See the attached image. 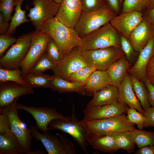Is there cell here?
Listing matches in <instances>:
<instances>
[{
    "instance_id": "ba28073f",
    "label": "cell",
    "mask_w": 154,
    "mask_h": 154,
    "mask_svg": "<svg viewBox=\"0 0 154 154\" xmlns=\"http://www.w3.org/2000/svg\"><path fill=\"white\" fill-rule=\"evenodd\" d=\"M31 33L18 37L13 44L0 58V68L9 69L20 68L31 43Z\"/></svg>"
},
{
    "instance_id": "7dc6e473",
    "label": "cell",
    "mask_w": 154,
    "mask_h": 154,
    "mask_svg": "<svg viewBox=\"0 0 154 154\" xmlns=\"http://www.w3.org/2000/svg\"><path fill=\"white\" fill-rule=\"evenodd\" d=\"M136 154H154V146L148 145L143 147L135 152Z\"/></svg>"
},
{
    "instance_id": "8992f818",
    "label": "cell",
    "mask_w": 154,
    "mask_h": 154,
    "mask_svg": "<svg viewBox=\"0 0 154 154\" xmlns=\"http://www.w3.org/2000/svg\"><path fill=\"white\" fill-rule=\"evenodd\" d=\"M82 54L87 66L106 71L115 62L125 55L122 51L113 46L86 51Z\"/></svg>"
},
{
    "instance_id": "484cf974",
    "label": "cell",
    "mask_w": 154,
    "mask_h": 154,
    "mask_svg": "<svg viewBox=\"0 0 154 154\" xmlns=\"http://www.w3.org/2000/svg\"><path fill=\"white\" fill-rule=\"evenodd\" d=\"M50 88L52 91L60 93L75 92L81 95L86 94L83 88L75 83L53 75Z\"/></svg>"
},
{
    "instance_id": "83f0119b",
    "label": "cell",
    "mask_w": 154,
    "mask_h": 154,
    "mask_svg": "<svg viewBox=\"0 0 154 154\" xmlns=\"http://www.w3.org/2000/svg\"><path fill=\"white\" fill-rule=\"evenodd\" d=\"M136 96L144 111L150 105L148 102L149 92L143 82L133 75H130Z\"/></svg>"
},
{
    "instance_id": "ffe728a7",
    "label": "cell",
    "mask_w": 154,
    "mask_h": 154,
    "mask_svg": "<svg viewBox=\"0 0 154 154\" xmlns=\"http://www.w3.org/2000/svg\"><path fill=\"white\" fill-rule=\"evenodd\" d=\"M135 64L127 71L140 80H142L146 76L147 67L150 59L154 55V36L139 52Z\"/></svg>"
},
{
    "instance_id": "44dd1931",
    "label": "cell",
    "mask_w": 154,
    "mask_h": 154,
    "mask_svg": "<svg viewBox=\"0 0 154 154\" xmlns=\"http://www.w3.org/2000/svg\"><path fill=\"white\" fill-rule=\"evenodd\" d=\"M92 99L86 106H98L111 104L118 101V87L110 85L95 92Z\"/></svg>"
},
{
    "instance_id": "d6986e66",
    "label": "cell",
    "mask_w": 154,
    "mask_h": 154,
    "mask_svg": "<svg viewBox=\"0 0 154 154\" xmlns=\"http://www.w3.org/2000/svg\"><path fill=\"white\" fill-rule=\"evenodd\" d=\"M118 88V101L126 104L129 108L136 109L143 114L145 111L136 96L130 76L127 72Z\"/></svg>"
},
{
    "instance_id": "d590c367",
    "label": "cell",
    "mask_w": 154,
    "mask_h": 154,
    "mask_svg": "<svg viewBox=\"0 0 154 154\" xmlns=\"http://www.w3.org/2000/svg\"><path fill=\"white\" fill-rule=\"evenodd\" d=\"M46 52L48 57L56 63L60 61L63 58L58 45L50 37L48 42Z\"/></svg>"
},
{
    "instance_id": "d6a6232c",
    "label": "cell",
    "mask_w": 154,
    "mask_h": 154,
    "mask_svg": "<svg viewBox=\"0 0 154 154\" xmlns=\"http://www.w3.org/2000/svg\"><path fill=\"white\" fill-rule=\"evenodd\" d=\"M96 70L95 68L90 66L84 67L72 74L69 81L80 87L83 88L91 74Z\"/></svg>"
},
{
    "instance_id": "ee69618b",
    "label": "cell",
    "mask_w": 154,
    "mask_h": 154,
    "mask_svg": "<svg viewBox=\"0 0 154 154\" xmlns=\"http://www.w3.org/2000/svg\"><path fill=\"white\" fill-rule=\"evenodd\" d=\"M146 76L149 82L154 86V57H152L147 64Z\"/></svg>"
},
{
    "instance_id": "7a4b0ae2",
    "label": "cell",
    "mask_w": 154,
    "mask_h": 154,
    "mask_svg": "<svg viewBox=\"0 0 154 154\" xmlns=\"http://www.w3.org/2000/svg\"><path fill=\"white\" fill-rule=\"evenodd\" d=\"M38 31L49 35L58 45L63 57L78 47L81 39L74 28L67 26L54 18L46 21Z\"/></svg>"
},
{
    "instance_id": "816d5d0a",
    "label": "cell",
    "mask_w": 154,
    "mask_h": 154,
    "mask_svg": "<svg viewBox=\"0 0 154 154\" xmlns=\"http://www.w3.org/2000/svg\"><path fill=\"white\" fill-rule=\"evenodd\" d=\"M123 0H119L120 3H122Z\"/></svg>"
},
{
    "instance_id": "8d00e7d4",
    "label": "cell",
    "mask_w": 154,
    "mask_h": 154,
    "mask_svg": "<svg viewBox=\"0 0 154 154\" xmlns=\"http://www.w3.org/2000/svg\"><path fill=\"white\" fill-rule=\"evenodd\" d=\"M127 117L131 123L137 125L139 129H142L144 127L145 117L143 114L136 109L129 107L127 112Z\"/></svg>"
},
{
    "instance_id": "603a6c76",
    "label": "cell",
    "mask_w": 154,
    "mask_h": 154,
    "mask_svg": "<svg viewBox=\"0 0 154 154\" xmlns=\"http://www.w3.org/2000/svg\"><path fill=\"white\" fill-rule=\"evenodd\" d=\"M130 64L125 55L114 62L106 70L111 84L117 87L129 68Z\"/></svg>"
},
{
    "instance_id": "836d02e7",
    "label": "cell",
    "mask_w": 154,
    "mask_h": 154,
    "mask_svg": "<svg viewBox=\"0 0 154 154\" xmlns=\"http://www.w3.org/2000/svg\"><path fill=\"white\" fill-rule=\"evenodd\" d=\"M6 81L27 85L22 78L20 69H9L0 68V82Z\"/></svg>"
},
{
    "instance_id": "f5cc1de1",
    "label": "cell",
    "mask_w": 154,
    "mask_h": 154,
    "mask_svg": "<svg viewBox=\"0 0 154 154\" xmlns=\"http://www.w3.org/2000/svg\"><path fill=\"white\" fill-rule=\"evenodd\" d=\"M153 57H154V56H153Z\"/></svg>"
},
{
    "instance_id": "8fae6325",
    "label": "cell",
    "mask_w": 154,
    "mask_h": 154,
    "mask_svg": "<svg viewBox=\"0 0 154 154\" xmlns=\"http://www.w3.org/2000/svg\"><path fill=\"white\" fill-rule=\"evenodd\" d=\"M16 106L18 110L25 111L33 116L36 121V128L43 133L48 131V124L52 120H67L70 117L64 115L54 108L28 106L17 102Z\"/></svg>"
},
{
    "instance_id": "b9f144b4",
    "label": "cell",
    "mask_w": 154,
    "mask_h": 154,
    "mask_svg": "<svg viewBox=\"0 0 154 154\" xmlns=\"http://www.w3.org/2000/svg\"><path fill=\"white\" fill-rule=\"evenodd\" d=\"M144 127H154V107H150L145 111Z\"/></svg>"
},
{
    "instance_id": "ab89813d",
    "label": "cell",
    "mask_w": 154,
    "mask_h": 154,
    "mask_svg": "<svg viewBox=\"0 0 154 154\" xmlns=\"http://www.w3.org/2000/svg\"><path fill=\"white\" fill-rule=\"evenodd\" d=\"M17 39L10 35H0V57H1L7 48L15 43Z\"/></svg>"
},
{
    "instance_id": "30bf717a",
    "label": "cell",
    "mask_w": 154,
    "mask_h": 154,
    "mask_svg": "<svg viewBox=\"0 0 154 154\" xmlns=\"http://www.w3.org/2000/svg\"><path fill=\"white\" fill-rule=\"evenodd\" d=\"M50 36L35 30L31 33L30 46L20 67L22 74L29 73L35 64L46 51Z\"/></svg>"
},
{
    "instance_id": "c3c4849f",
    "label": "cell",
    "mask_w": 154,
    "mask_h": 154,
    "mask_svg": "<svg viewBox=\"0 0 154 154\" xmlns=\"http://www.w3.org/2000/svg\"><path fill=\"white\" fill-rule=\"evenodd\" d=\"M108 5L111 9L116 14L119 11V0H107Z\"/></svg>"
},
{
    "instance_id": "9a60e30c",
    "label": "cell",
    "mask_w": 154,
    "mask_h": 154,
    "mask_svg": "<svg viewBox=\"0 0 154 154\" xmlns=\"http://www.w3.org/2000/svg\"><path fill=\"white\" fill-rule=\"evenodd\" d=\"M82 11V0H63L54 18L67 26L74 28Z\"/></svg>"
},
{
    "instance_id": "7bdbcfd3",
    "label": "cell",
    "mask_w": 154,
    "mask_h": 154,
    "mask_svg": "<svg viewBox=\"0 0 154 154\" xmlns=\"http://www.w3.org/2000/svg\"><path fill=\"white\" fill-rule=\"evenodd\" d=\"M11 129L9 118L7 115L0 111V133H3Z\"/></svg>"
},
{
    "instance_id": "f907efd6",
    "label": "cell",
    "mask_w": 154,
    "mask_h": 154,
    "mask_svg": "<svg viewBox=\"0 0 154 154\" xmlns=\"http://www.w3.org/2000/svg\"><path fill=\"white\" fill-rule=\"evenodd\" d=\"M63 0H54V1L57 3L60 4Z\"/></svg>"
},
{
    "instance_id": "e575fe53",
    "label": "cell",
    "mask_w": 154,
    "mask_h": 154,
    "mask_svg": "<svg viewBox=\"0 0 154 154\" xmlns=\"http://www.w3.org/2000/svg\"><path fill=\"white\" fill-rule=\"evenodd\" d=\"M57 63L51 60L45 52L38 59L29 73H44L47 70H52L55 67Z\"/></svg>"
},
{
    "instance_id": "cb8c5ba5",
    "label": "cell",
    "mask_w": 154,
    "mask_h": 154,
    "mask_svg": "<svg viewBox=\"0 0 154 154\" xmlns=\"http://www.w3.org/2000/svg\"><path fill=\"white\" fill-rule=\"evenodd\" d=\"M22 153L19 142L11 129L0 134V154Z\"/></svg>"
},
{
    "instance_id": "3957f363",
    "label": "cell",
    "mask_w": 154,
    "mask_h": 154,
    "mask_svg": "<svg viewBox=\"0 0 154 154\" xmlns=\"http://www.w3.org/2000/svg\"><path fill=\"white\" fill-rule=\"evenodd\" d=\"M118 32L109 23L81 38L78 47L86 51L113 46H121Z\"/></svg>"
},
{
    "instance_id": "f35d334b",
    "label": "cell",
    "mask_w": 154,
    "mask_h": 154,
    "mask_svg": "<svg viewBox=\"0 0 154 154\" xmlns=\"http://www.w3.org/2000/svg\"><path fill=\"white\" fill-rule=\"evenodd\" d=\"M15 0H1L0 1V11L5 21L9 22L12 17V13L16 5Z\"/></svg>"
},
{
    "instance_id": "4316f807",
    "label": "cell",
    "mask_w": 154,
    "mask_h": 154,
    "mask_svg": "<svg viewBox=\"0 0 154 154\" xmlns=\"http://www.w3.org/2000/svg\"><path fill=\"white\" fill-rule=\"evenodd\" d=\"M22 78L29 86L33 88H50L52 76L44 73L22 74Z\"/></svg>"
},
{
    "instance_id": "277c9868",
    "label": "cell",
    "mask_w": 154,
    "mask_h": 154,
    "mask_svg": "<svg viewBox=\"0 0 154 154\" xmlns=\"http://www.w3.org/2000/svg\"><path fill=\"white\" fill-rule=\"evenodd\" d=\"M116 15L108 6L91 11H82L74 29L81 38L109 23Z\"/></svg>"
},
{
    "instance_id": "681fc988",
    "label": "cell",
    "mask_w": 154,
    "mask_h": 154,
    "mask_svg": "<svg viewBox=\"0 0 154 154\" xmlns=\"http://www.w3.org/2000/svg\"><path fill=\"white\" fill-rule=\"evenodd\" d=\"M144 17L148 19L154 26V7L143 14Z\"/></svg>"
},
{
    "instance_id": "e0dca14e",
    "label": "cell",
    "mask_w": 154,
    "mask_h": 154,
    "mask_svg": "<svg viewBox=\"0 0 154 154\" xmlns=\"http://www.w3.org/2000/svg\"><path fill=\"white\" fill-rule=\"evenodd\" d=\"M34 92L33 88L27 85L12 82H0V109L12 103L17 98Z\"/></svg>"
},
{
    "instance_id": "bcb514c9",
    "label": "cell",
    "mask_w": 154,
    "mask_h": 154,
    "mask_svg": "<svg viewBox=\"0 0 154 154\" xmlns=\"http://www.w3.org/2000/svg\"><path fill=\"white\" fill-rule=\"evenodd\" d=\"M9 22L6 21L3 14L0 13V34L4 35L7 32L10 26Z\"/></svg>"
},
{
    "instance_id": "2e32d148",
    "label": "cell",
    "mask_w": 154,
    "mask_h": 154,
    "mask_svg": "<svg viewBox=\"0 0 154 154\" xmlns=\"http://www.w3.org/2000/svg\"><path fill=\"white\" fill-rule=\"evenodd\" d=\"M144 18L143 14L140 12H123L114 17L110 23L118 32L129 38L132 32Z\"/></svg>"
},
{
    "instance_id": "db71d44e",
    "label": "cell",
    "mask_w": 154,
    "mask_h": 154,
    "mask_svg": "<svg viewBox=\"0 0 154 154\" xmlns=\"http://www.w3.org/2000/svg\"><path fill=\"white\" fill-rule=\"evenodd\" d=\"M1 0H0V1H1Z\"/></svg>"
},
{
    "instance_id": "74e56055",
    "label": "cell",
    "mask_w": 154,
    "mask_h": 154,
    "mask_svg": "<svg viewBox=\"0 0 154 154\" xmlns=\"http://www.w3.org/2000/svg\"><path fill=\"white\" fill-rule=\"evenodd\" d=\"M82 11L89 12L108 6L107 0H82Z\"/></svg>"
},
{
    "instance_id": "4fadbf2b",
    "label": "cell",
    "mask_w": 154,
    "mask_h": 154,
    "mask_svg": "<svg viewBox=\"0 0 154 154\" xmlns=\"http://www.w3.org/2000/svg\"><path fill=\"white\" fill-rule=\"evenodd\" d=\"M81 52L82 50L77 47L64 56L52 70L54 75L69 81L72 74L87 66Z\"/></svg>"
},
{
    "instance_id": "1f68e13d",
    "label": "cell",
    "mask_w": 154,
    "mask_h": 154,
    "mask_svg": "<svg viewBox=\"0 0 154 154\" xmlns=\"http://www.w3.org/2000/svg\"><path fill=\"white\" fill-rule=\"evenodd\" d=\"M114 135L118 149H123L129 153L134 151L136 144L127 132L118 133Z\"/></svg>"
},
{
    "instance_id": "60d3db41",
    "label": "cell",
    "mask_w": 154,
    "mask_h": 154,
    "mask_svg": "<svg viewBox=\"0 0 154 154\" xmlns=\"http://www.w3.org/2000/svg\"><path fill=\"white\" fill-rule=\"evenodd\" d=\"M127 38L123 36H121L120 37V42L122 51L127 59L129 60L132 57L134 50L131 41Z\"/></svg>"
},
{
    "instance_id": "f546056e",
    "label": "cell",
    "mask_w": 154,
    "mask_h": 154,
    "mask_svg": "<svg viewBox=\"0 0 154 154\" xmlns=\"http://www.w3.org/2000/svg\"><path fill=\"white\" fill-rule=\"evenodd\" d=\"M127 132L139 148L154 145V131H147L134 128L132 130Z\"/></svg>"
},
{
    "instance_id": "4dcf8cb0",
    "label": "cell",
    "mask_w": 154,
    "mask_h": 154,
    "mask_svg": "<svg viewBox=\"0 0 154 154\" xmlns=\"http://www.w3.org/2000/svg\"><path fill=\"white\" fill-rule=\"evenodd\" d=\"M25 0H19L15 6V12L11 19L9 28L5 34L10 35L22 24L30 21L26 17V10H22L21 5Z\"/></svg>"
},
{
    "instance_id": "52a82bcc",
    "label": "cell",
    "mask_w": 154,
    "mask_h": 154,
    "mask_svg": "<svg viewBox=\"0 0 154 154\" xmlns=\"http://www.w3.org/2000/svg\"><path fill=\"white\" fill-rule=\"evenodd\" d=\"M19 97L11 104L0 109L8 116L10 123L11 128L17 138L23 153L31 154V145L33 136L30 129L27 128L19 118L16 104Z\"/></svg>"
},
{
    "instance_id": "ac0fdd59",
    "label": "cell",
    "mask_w": 154,
    "mask_h": 154,
    "mask_svg": "<svg viewBox=\"0 0 154 154\" xmlns=\"http://www.w3.org/2000/svg\"><path fill=\"white\" fill-rule=\"evenodd\" d=\"M144 17L132 32L129 38L134 50L139 52L154 36V26Z\"/></svg>"
},
{
    "instance_id": "d4e9b609",
    "label": "cell",
    "mask_w": 154,
    "mask_h": 154,
    "mask_svg": "<svg viewBox=\"0 0 154 154\" xmlns=\"http://www.w3.org/2000/svg\"><path fill=\"white\" fill-rule=\"evenodd\" d=\"M94 148L110 153H116L117 149L114 135H105L95 137L88 142Z\"/></svg>"
},
{
    "instance_id": "f1b7e54d",
    "label": "cell",
    "mask_w": 154,
    "mask_h": 154,
    "mask_svg": "<svg viewBox=\"0 0 154 154\" xmlns=\"http://www.w3.org/2000/svg\"><path fill=\"white\" fill-rule=\"evenodd\" d=\"M122 12L137 11L143 14L154 7V0H123Z\"/></svg>"
},
{
    "instance_id": "6da1fadb",
    "label": "cell",
    "mask_w": 154,
    "mask_h": 154,
    "mask_svg": "<svg viewBox=\"0 0 154 154\" xmlns=\"http://www.w3.org/2000/svg\"><path fill=\"white\" fill-rule=\"evenodd\" d=\"M80 123L85 130L88 142L97 136L114 135L131 131L134 128V124L129 121L124 114L101 119L87 121L81 120Z\"/></svg>"
},
{
    "instance_id": "f6af8a7d",
    "label": "cell",
    "mask_w": 154,
    "mask_h": 154,
    "mask_svg": "<svg viewBox=\"0 0 154 154\" xmlns=\"http://www.w3.org/2000/svg\"><path fill=\"white\" fill-rule=\"evenodd\" d=\"M146 86L149 92L148 101L152 107H154V86L145 76L142 80Z\"/></svg>"
},
{
    "instance_id": "7c38bea8",
    "label": "cell",
    "mask_w": 154,
    "mask_h": 154,
    "mask_svg": "<svg viewBox=\"0 0 154 154\" xmlns=\"http://www.w3.org/2000/svg\"><path fill=\"white\" fill-rule=\"evenodd\" d=\"M33 7L29 10L27 16L36 30H38L46 21L54 18L60 4L54 0H33Z\"/></svg>"
},
{
    "instance_id": "5bb4252c",
    "label": "cell",
    "mask_w": 154,
    "mask_h": 154,
    "mask_svg": "<svg viewBox=\"0 0 154 154\" xmlns=\"http://www.w3.org/2000/svg\"><path fill=\"white\" fill-rule=\"evenodd\" d=\"M129 107L118 101L114 103L98 106H86L83 110L82 120L87 121L114 117L124 114Z\"/></svg>"
},
{
    "instance_id": "9c48e42d",
    "label": "cell",
    "mask_w": 154,
    "mask_h": 154,
    "mask_svg": "<svg viewBox=\"0 0 154 154\" xmlns=\"http://www.w3.org/2000/svg\"><path fill=\"white\" fill-rule=\"evenodd\" d=\"M49 130L57 129L70 135L83 151L88 153L86 132L76 118L75 108L73 106L71 115L67 120L56 119L52 121L48 125Z\"/></svg>"
},
{
    "instance_id": "7402d4cb",
    "label": "cell",
    "mask_w": 154,
    "mask_h": 154,
    "mask_svg": "<svg viewBox=\"0 0 154 154\" xmlns=\"http://www.w3.org/2000/svg\"><path fill=\"white\" fill-rule=\"evenodd\" d=\"M110 85L106 71L96 70L91 74L83 88L86 94L92 96L96 91Z\"/></svg>"
},
{
    "instance_id": "5b68a950",
    "label": "cell",
    "mask_w": 154,
    "mask_h": 154,
    "mask_svg": "<svg viewBox=\"0 0 154 154\" xmlns=\"http://www.w3.org/2000/svg\"><path fill=\"white\" fill-rule=\"evenodd\" d=\"M33 137L43 144L48 154H75L76 151L72 141L59 133L52 135L48 131L41 133L36 126L30 125Z\"/></svg>"
}]
</instances>
